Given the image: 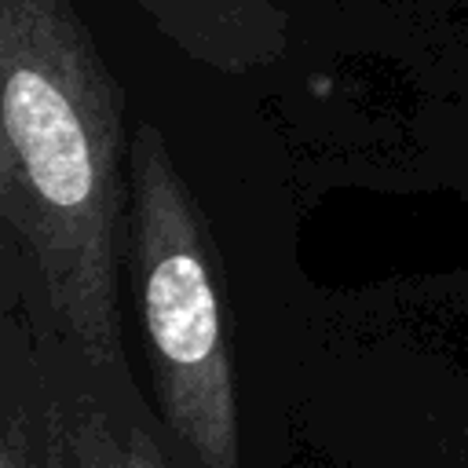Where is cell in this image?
Instances as JSON below:
<instances>
[{
  "instance_id": "obj_1",
  "label": "cell",
  "mask_w": 468,
  "mask_h": 468,
  "mask_svg": "<svg viewBox=\"0 0 468 468\" xmlns=\"http://www.w3.org/2000/svg\"><path fill=\"white\" fill-rule=\"evenodd\" d=\"M124 91L69 0H0V216L58 336L117 373L128 241Z\"/></svg>"
},
{
  "instance_id": "obj_2",
  "label": "cell",
  "mask_w": 468,
  "mask_h": 468,
  "mask_svg": "<svg viewBox=\"0 0 468 468\" xmlns=\"http://www.w3.org/2000/svg\"><path fill=\"white\" fill-rule=\"evenodd\" d=\"M128 256L165 428L201 468H238V395L201 212L154 124L128 150Z\"/></svg>"
},
{
  "instance_id": "obj_3",
  "label": "cell",
  "mask_w": 468,
  "mask_h": 468,
  "mask_svg": "<svg viewBox=\"0 0 468 468\" xmlns=\"http://www.w3.org/2000/svg\"><path fill=\"white\" fill-rule=\"evenodd\" d=\"M186 55L223 73L271 66L289 40V18L274 0H135Z\"/></svg>"
},
{
  "instance_id": "obj_4",
  "label": "cell",
  "mask_w": 468,
  "mask_h": 468,
  "mask_svg": "<svg viewBox=\"0 0 468 468\" xmlns=\"http://www.w3.org/2000/svg\"><path fill=\"white\" fill-rule=\"evenodd\" d=\"M73 468H165L150 435L132 428V442L117 446V431L102 413H80L62 428Z\"/></svg>"
}]
</instances>
